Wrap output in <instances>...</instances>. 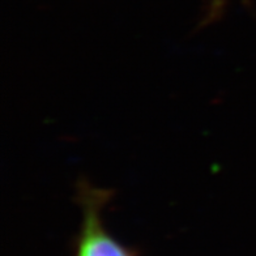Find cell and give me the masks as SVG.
Instances as JSON below:
<instances>
[{
  "instance_id": "1",
  "label": "cell",
  "mask_w": 256,
  "mask_h": 256,
  "mask_svg": "<svg viewBox=\"0 0 256 256\" xmlns=\"http://www.w3.org/2000/svg\"><path fill=\"white\" fill-rule=\"evenodd\" d=\"M112 196L110 190L94 187L86 180L76 184L81 224L74 238V256H138L135 250L119 242L104 226L102 212Z\"/></svg>"
},
{
  "instance_id": "2",
  "label": "cell",
  "mask_w": 256,
  "mask_h": 256,
  "mask_svg": "<svg viewBox=\"0 0 256 256\" xmlns=\"http://www.w3.org/2000/svg\"><path fill=\"white\" fill-rule=\"evenodd\" d=\"M226 4H228V0H209L204 24H209V22H213L214 20L220 18L221 14H224Z\"/></svg>"
}]
</instances>
